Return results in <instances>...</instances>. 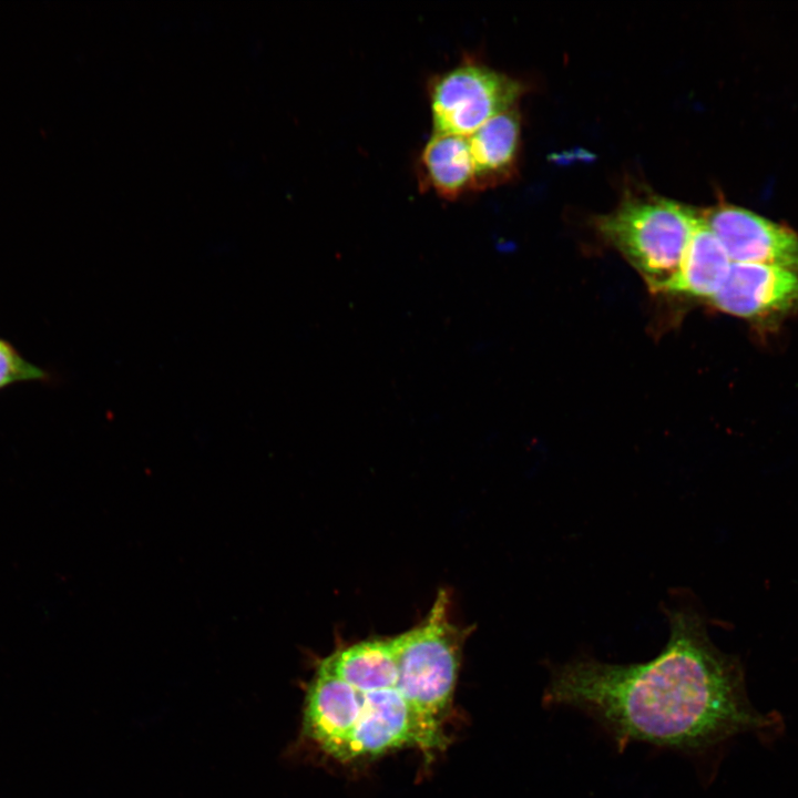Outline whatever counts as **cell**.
<instances>
[{
  "instance_id": "obj_1",
  "label": "cell",
  "mask_w": 798,
  "mask_h": 798,
  "mask_svg": "<svg viewBox=\"0 0 798 798\" xmlns=\"http://www.w3.org/2000/svg\"><path fill=\"white\" fill-rule=\"evenodd\" d=\"M669 638L645 663L610 664L579 656L550 666L544 706L573 707L592 718L621 753L633 741L698 754L773 718L747 696L737 657L709 638L693 608H666Z\"/></svg>"
},
{
  "instance_id": "obj_2",
  "label": "cell",
  "mask_w": 798,
  "mask_h": 798,
  "mask_svg": "<svg viewBox=\"0 0 798 798\" xmlns=\"http://www.w3.org/2000/svg\"><path fill=\"white\" fill-rule=\"evenodd\" d=\"M460 666L457 644L421 626L337 649L316 665L301 737L340 763L442 751Z\"/></svg>"
},
{
  "instance_id": "obj_3",
  "label": "cell",
  "mask_w": 798,
  "mask_h": 798,
  "mask_svg": "<svg viewBox=\"0 0 798 798\" xmlns=\"http://www.w3.org/2000/svg\"><path fill=\"white\" fill-rule=\"evenodd\" d=\"M700 221V211L692 206L649 192H628L611 212L594 218V227L652 293L667 294Z\"/></svg>"
},
{
  "instance_id": "obj_4",
  "label": "cell",
  "mask_w": 798,
  "mask_h": 798,
  "mask_svg": "<svg viewBox=\"0 0 798 798\" xmlns=\"http://www.w3.org/2000/svg\"><path fill=\"white\" fill-rule=\"evenodd\" d=\"M524 84L478 60L437 74L428 94L433 132L469 136L487 121L516 106Z\"/></svg>"
},
{
  "instance_id": "obj_5",
  "label": "cell",
  "mask_w": 798,
  "mask_h": 798,
  "mask_svg": "<svg viewBox=\"0 0 798 798\" xmlns=\"http://www.w3.org/2000/svg\"><path fill=\"white\" fill-rule=\"evenodd\" d=\"M732 263L781 267L798 273V236L749 209L719 204L700 211Z\"/></svg>"
},
{
  "instance_id": "obj_6",
  "label": "cell",
  "mask_w": 798,
  "mask_h": 798,
  "mask_svg": "<svg viewBox=\"0 0 798 798\" xmlns=\"http://www.w3.org/2000/svg\"><path fill=\"white\" fill-rule=\"evenodd\" d=\"M710 301L717 309L743 318L785 310L798 303V273L769 265L732 263Z\"/></svg>"
},
{
  "instance_id": "obj_7",
  "label": "cell",
  "mask_w": 798,
  "mask_h": 798,
  "mask_svg": "<svg viewBox=\"0 0 798 798\" xmlns=\"http://www.w3.org/2000/svg\"><path fill=\"white\" fill-rule=\"evenodd\" d=\"M469 137L477 191L499 186L518 171L521 117L516 106L487 121Z\"/></svg>"
},
{
  "instance_id": "obj_8",
  "label": "cell",
  "mask_w": 798,
  "mask_h": 798,
  "mask_svg": "<svg viewBox=\"0 0 798 798\" xmlns=\"http://www.w3.org/2000/svg\"><path fill=\"white\" fill-rule=\"evenodd\" d=\"M418 171L422 185L442 198L477 192L468 136L433 132L421 150Z\"/></svg>"
},
{
  "instance_id": "obj_9",
  "label": "cell",
  "mask_w": 798,
  "mask_h": 798,
  "mask_svg": "<svg viewBox=\"0 0 798 798\" xmlns=\"http://www.w3.org/2000/svg\"><path fill=\"white\" fill-rule=\"evenodd\" d=\"M730 265L732 260L719 241L700 221L688 244L677 278L667 294L712 299L723 286Z\"/></svg>"
},
{
  "instance_id": "obj_10",
  "label": "cell",
  "mask_w": 798,
  "mask_h": 798,
  "mask_svg": "<svg viewBox=\"0 0 798 798\" xmlns=\"http://www.w3.org/2000/svg\"><path fill=\"white\" fill-rule=\"evenodd\" d=\"M48 380L47 370L29 361L10 341L0 337V391L19 383Z\"/></svg>"
}]
</instances>
